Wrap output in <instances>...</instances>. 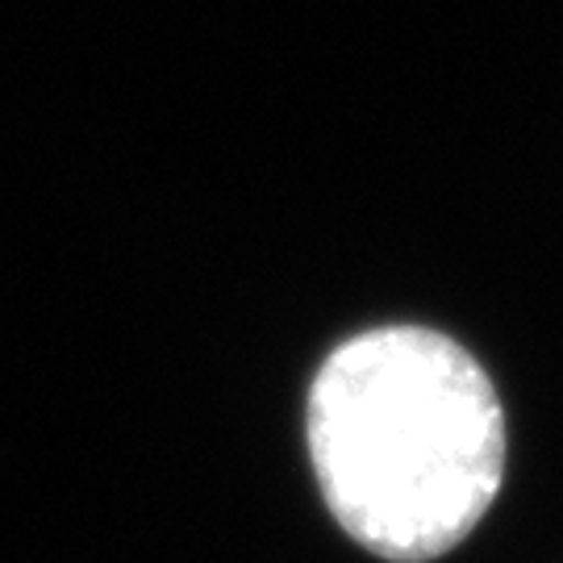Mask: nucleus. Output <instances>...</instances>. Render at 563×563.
<instances>
[{
  "mask_svg": "<svg viewBox=\"0 0 563 563\" xmlns=\"http://www.w3.org/2000/svg\"><path fill=\"white\" fill-rule=\"evenodd\" d=\"M305 446L351 543L384 563H434L501 497L509 418L455 334L384 322L325 351L305 397Z\"/></svg>",
  "mask_w": 563,
  "mask_h": 563,
  "instance_id": "1",
  "label": "nucleus"
}]
</instances>
